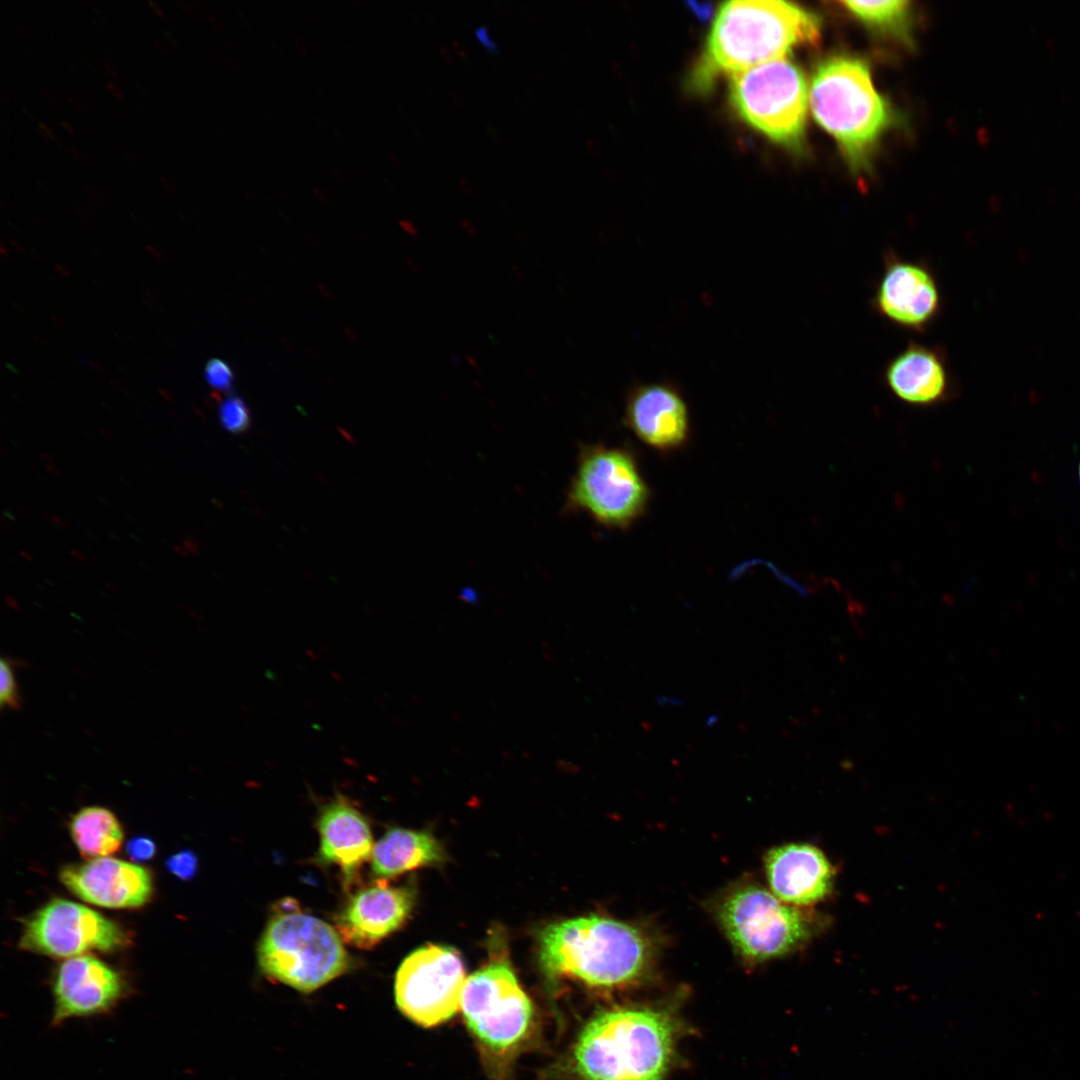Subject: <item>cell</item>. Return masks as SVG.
<instances>
[{
  "instance_id": "bcb514c9",
  "label": "cell",
  "mask_w": 1080,
  "mask_h": 1080,
  "mask_svg": "<svg viewBox=\"0 0 1080 1080\" xmlns=\"http://www.w3.org/2000/svg\"><path fill=\"white\" fill-rule=\"evenodd\" d=\"M153 44L157 47V49L159 51H161L162 54H164V55L167 54V52L164 51V47L162 46V44L161 43L159 44V42L157 40H153Z\"/></svg>"
},
{
  "instance_id": "d590c367",
  "label": "cell",
  "mask_w": 1080,
  "mask_h": 1080,
  "mask_svg": "<svg viewBox=\"0 0 1080 1080\" xmlns=\"http://www.w3.org/2000/svg\"><path fill=\"white\" fill-rule=\"evenodd\" d=\"M148 5L150 6V8L152 9V11H153V12H154V13H155V14H156L157 16H159V17H163V16H164V11H163V8H162V7L160 6V4H159V3H157V2H154V1H148Z\"/></svg>"
},
{
  "instance_id": "7dc6e473",
  "label": "cell",
  "mask_w": 1080,
  "mask_h": 1080,
  "mask_svg": "<svg viewBox=\"0 0 1080 1080\" xmlns=\"http://www.w3.org/2000/svg\"><path fill=\"white\" fill-rule=\"evenodd\" d=\"M1078 476H1079V483H1080V462H1079V468H1078Z\"/></svg>"
},
{
  "instance_id": "7bdbcfd3",
  "label": "cell",
  "mask_w": 1080,
  "mask_h": 1080,
  "mask_svg": "<svg viewBox=\"0 0 1080 1080\" xmlns=\"http://www.w3.org/2000/svg\"><path fill=\"white\" fill-rule=\"evenodd\" d=\"M76 99L79 101V103L82 106H86V107L89 106V100L84 94L78 93Z\"/></svg>"
},
{
  "instance_id": "8d00e7d4",
  "label": "cell",
  "mask_w": 1080,
  "mask_h": 1080,
  "mask_svg": "<svg viewBox=\"0 0 1080 1080\" xmlns=\"http://www.w3.org/2000/svg\"><path fill=\"white\" fill-rule=\"evenodd\" d=\"M66 100L75 111H77V112L82 111V105L79 103V101L77 99L72 98L71 96H67Z\"/></svg>"
},
{
  "instance_id": "30bf717a",
  "label": "cell",
  "mask_w": 1080,
  "mask_h": 1080,
  "mask_svg": "<svg viewBox=\"0 0 1080 1080\" xmlns=\"http://www.w3.org/2000/svg\"><path fill=\"white\" fill-rule=\"evenodd\" d=\"M465 971L451 947L425 945L409 954L395 977V1001L413 1023L432 1027L450 1019L461 1006Z\"/></svg>"
},
{
  "instance_id": "f546056e",
  "label": "cell",
  "mask_w": 1080,
  "mask_h": 1080,
  "mask_svg": "<svg viewBox=\"0 0 1080 1080\" xmlns=\"http://www.w3.org/2000/svg\"><path fill=\"white\" fill-rule=\"evenodd\" d=\"M37 133L45 139H54L53 131L44 122H38L36 126Z\"/></svg>"
},
{
  "instance_id": "5bb4252c",
  "label": "cell",
  "mask_w": 1080,
  "mask_h": 1080,
  "mask_svg": "<svg viewBox=\"0 0 1080 1080\" xmlns=\"http://www.w3.org/2000/svg\"><path fill=\"white\" fill-rule=\"evenodd\" d=\"M125 993L123 977L100 959L87 954L68 958L54 976L52 1024L107 1013Z\"/></svg>"
},
{
  "instance_id": "9c48e42d",
  "label": "cell",
  "mask_w": 1080,
  "mask_h": 1080,
  "mask_svg": "<svg viewBox=\"0 0 1080 1080\" xmlns=\"http://www.w3.org/2000/svg\"><path fill=\"white\" fill-rule=\"evenodd\" d=\"M465 1022L489 1060L505 1061L528 1037L533 1006L506 958H495L466 979Z\"/></svg>"
},
{
  "instance_id": "4316f807",
  "label": "cell",
  "mask_w": 1080,
  "mask_h": 1080,
  "mask_svg": "<svg viewBox=\"0 0 1080 1080\" xmlns=\"http://www.w3.org/2000/svg\"><path fill=\"white\" fill-rule=\"evenodd\" d=\"M126 853L135 862H145L154 857L156 845L149 837H133L126 844Z\"/></svg>"
},
{
  "instance_id": "484cf974",
  "label": "cell",
  "mask_w": 1080,
  "mask_h": 1080,
  "mask_svg": "<svg viewBox=\"0 0 1080 1080\" xmlns=\"http://www.w3.org/2000/svg\"><path fill=\"white\" fill-rule=\"evenodd\" d=\"M166 868L181 880L192 879L198 868V859L190 850H182L166 860Z\"/></svg>"
},
{
  "instance_id": "ab89813d",
  "label": "cell",
  "mask_w": 1080,
  "mask_h": 1080,
  "mask_svg": "<svg viewBox=\"0 0 1080 1080\" xmlns=\"http://www.w3.org/2000/svg\"><path fill=\"white\" fill-rule=\"evenodd\" d=\"M487 131H488V133L490 135V138L494 142H499L500 141V134L498 133V131L496 129H494L493 127H488Z\"/></svg>"
},
{
  "instance_id": "f1b7e54d",
  "label": "cell",
  "mask_w": 1080,
  "mask_h": 1080,
  "mask_svg": "<svg viewBox=\"0 0 1080 1080\" xmlns=\"http://www.w3.org/2000/svg\"><path fill=\"white\" fill-rule=\"evenodd\" d=\"M103 68H104V74H105L106 78L108 79V82L117 83V81L119 80V74H118L117 70L115 69V67L112 64L106 62V63H104Z\"/></svg>"
},
{
  "instance_id": "277c9868",
  "label": "cell",
  "mask_w": 1080,
  "mask_h": 1080,
  "mask_svg": "<svg viewBox=\"0 0 1080 1080\" xmlns=\"http://www.w3.org/2000/svg\"><path fill=\"white\" fill-rule=\"evenodd\" d=\"M809 98L814 119L835 139L850 168L866 169L895 120L873 84L869 65L847 55L822 60L813 72Z\"/></svg>"
},
{
  "instance_id": "4fadbf2b",
  "label": "cell",
  "mask_w": 1080,
  "mask_h": 1080,
  "mask_svg": "<svg viewBox=\"0 0 1080 1080\" xmlns=\"http://www.w3.org/2000/svg\"><path fill=\"white\" fill-rule=\"evenodd\" d=\"M624 424L661 454L680 451L691 438L688 404L680 389L668 382L633 386L626 396Z\"/></svg>"
},
{
  "instance_id": "f35d334b",
  "label": "cell",
  "mask_w": 1080,
  "mask_h": 1080,
  "mask_svg": "<svg viewBox=\"0 0 1080 1080\" xmlns=\"http://www.w3.org/2000/svg\"><path fill=\"white\" fill-rule=\"evenodd\" d=\"M461 187L468 193L473 192V184L466 178L460 179Z\"/></svg>"
},
{
  "instance_id": "d6986e66",
  "label": "cell",
  "mask_w": 1080,
  "mask_h": 1080,
  "mask_svg": "<svg viewBox=\"0 0 1080 1080\" xmlns=\"http://www.w3.org/2000/svg\"><path fill=\"white\" fill-rule=\"evenodd\" d=\"M318 830L320 860L338 865L349 881L374 848L365 817L346 797L337 795L321 809Z\"/></svg>"
},
{
  "instance_id": "7c38bea8",
  "label": "cell",
  "mask_w": 1080,
  "mask_h": 1080,
  "mask_svg": "<svg viewBox=\"0 0 1080 1080\" xmlns=\"http://www.w3.org/2000/svg\"><path fill=\"white\" fill-rule=\"evenodd\" d=\"M874 309L894 325L925 331L941 311V295L934 273L926 264L888 253L873 297Z\"/></svg>"
},
{
  "instance_id": "ee69618b",
  "label": "cell",
  "mask_w": 1080,
  "mask_h": 1080,
  "mask_svg": "<svg viewBox=\"0 0 1080 1080\" xmlns=\"http://www.w3.org/2000/svg\"><path fill=\"white\" fill-rule=\"evenodd\" d=\"M523 15L526 18V20H528L529 22H531L533 20L532 12H531V10L529 8H527V7L523 8Z\"/></svg>"
},
{
  "instance_id": "ffe728a7",
  "label": "cell",
  "mask_w": 1080,
  "mask_h": 1080,
  "mask_svg": "<svg viewBox=\"0 0 1080 1080\" xmlns=\"http://www.w3.org/2000/svg\"><path fill=\"white\" fill-rule=\"evenodd\" d=\"M445 858L443 847L430 833L393 828L374 845L371 862L377 876L389 878L413 869L438 865Z\"/></svg>"
},
{
  "instance_id": "7a4b0ae2",
  "label": "cell",
  "mask_w": 1080,
  "mask_h": 1080,
  "mask_svg": "<svg viewBox=\"0 0 1080 1080\" xmlns=\"http://www.w3.org/2000/svg\"><path fill=\"white\" fill-rule=\"evenodd\" d=\"M538 952L542 968L551 976L612 988L640 979L650 967L655 949L638 927L588 915L544 928Z\"/></svg>"
},
{
  "instance_id": "b9f144b4",
  "label": "cell",
  "mask_w": 1080,
  "mask_h": 1080,
  "mask_svg": "<svg viewBox=\"0 0 1080 1080\" xmlns=\"http://www.w3.org/2000/svg\"><path fill=\"white\" fill-rule=\"evenodd\" d=\"M452 99L459 108H462L464 106V100L459 94L452 93Z\"/></svg>"
},
{
  "instance_id": "ba28073f",
  "label": "cell",
  "mask_w": 1080,
  "mask_h": 1080,
  "mask_svg": "<svg viewBox=\"0 0 1080 1080\" xmlns=\"http://www.w3.org/2000/svg\"><path fill=\"white\" fill-rule=\"evenodd\" d=\"M808 97L804 74L787 58L730 75L729 100L737 114L793 151L804 145Z\"/></svg>"
},
{
  "instance_id": "836d02e7",
  "label": "cell",
  "mask_w": 1080,
  "mask_h": 1080,
  "mask_svg": "<svg viewBox=\"0 0 1080 1080\" xmlns=\"http://www.w3.org/2000/svg\"><path fill=\"white\" fill-rule=\"evenodd\" d=\"M535 77L537 78V80H538V81H539V82H540V83H541L542 85H548V84H549V82H550V80H549V76H548V75L546 74V72H545V71H543V70H541V69H536V70H535Z\"/></svg>"
},
{
  "instance_id": "e0dca14e",
  "label": "cell",
  "mask_w": 1080,
  "mask_h": 1080,
  "mask_svg": "<svg viewBox=\"0 0 1080 1080\" xmlns=\"http://www.w3.org/2000/svg\"><path fill=\"white\" fill-rule=\"evenodd\" d=\"M764 868L770 891L789 905L818 903L833 889L832 864L809 843H788L771 849L765 856Z\"/></svg>"
},
{
  "instance_id": "83f0119b",
  "label": "cell",
  "mask_w": 1080,
  "mask_h": 1080,
  "mask_svg": "<svg viewBox=\"0 0 1080 1080\" xmlns=\"http://www.w3.org/2000/svg\"><path fill=\"white\" fill-rule=\"evenodd\" d=\"M475 36L481 43V45L491 54H497L499 52L498 45L491 36L489 28L486 25H482L476 28Z\"/></svg>"
},
{
  "instance_id": "7402d4cb",
  "label": "cell",
  "mask_w": 1080,
  "mask_h": 1080,
  "mask_svg": "<svg viewBox=\"0 0 1080 1080\" xmlns=\"http://www.w3.org/2000/svg\"><path fill=\"white\" fill-rule=\"evenodd\" d=\"M844 8L873 30L906 39L910 32L911 5L908 1H843Z\"/></svg>"
},
{
  "instance_id": "ac0fdd59",
  "label": "cell",
  "mask_w": 1080,
  "mask_h": 1080,
  "mask_svg": "<svg viewBox=\"0 0 1080 1080\" xmlns=\"http://www.w3.org/2000/svg\"><path fill=\"white\" fill-rule=\"evenodd\" d=\"M884 381L898 400L916 407L941 404L955 392L943 350L914 341L888 361Z\"/></svg>"
},
{
  "instance_id": "52a82bcc",
  "label": "cell",
  "mask_w": 1080,
  "mask_h": 1080,
  "mask_svg": "<svg viewBox=\"0 0 1080 1080\" xmlns=\"http://www.w3.org/2000/svg\"><path fill=\"white\" fill-rule=\"evenodd\" d=\"M716 915L734 950L752 963L795 951L815 928L807 913L755 883L729 889L719 900Z\"/></svg>"
},
{
  "instance_id": "2e32d148",
  "label": "cell",
  "mask_w": 1080,
  "mask_h": 1080,
  "mask_svg": "<svg viewBox=\"0 0 1080 1080\" xmlns=\"http://www.w3.org/2000/svg\"><path fill=\"white\" fill-rule=\"evenodd\" d=\"M414 903L411 887L378 881L350 898L336 917V930L346 944L370 949L402 926Z\"/></svg>"
},
{
  "instance_id": "8992f818",
  "label": "cell",
  "mask_w": 1080,
  "mask_h": 1080,
  "mask_svg": "<svg viewBox=\"0 0 1080 1080\" xmlns=\"http://www.w3.org/2000/svg\"><path fill=\"white\" fill-rule=\"evenodd\" d=\"M652 491L634 452L593 444L579 454L568 491V507L602 527L627 530L648 512Z\"/></svg>"
},
{
  "instance_id": "9a60e30c",
  "label": "cell",
  "mask_w": 1080,
  "mask_h": 1080,
  "mask_svg": "<svg viewBox=\"0 0 1080 1080\" xmlns=\"http://www.w3.org/2000/svg\"><path fill=\"white\" fill-rule=\"evenodd\" d=\"M63 885L82 900L106 908H138L150 901L153 878L145 867L109 857L65 865Z\"/></svg>"
},
{
  "instance_id": "44dd1931",
  "label": "cell",
  "mask_w": 1080,
  "mask_h": 1080,
  "mask_svg": "<svg viewBox=\"0 0 1080 1080\" xmlns=\"http://www.w3.org/2000/svg\"><path fill=\"white\" fill-rule=\"evenodd\" d=\"M69 830L84 857L101 858L119 850L124 833L115 814L100 806L83 807L71 818Z\"/></svg>"
},
{
  "instance_id": "d4e9b609",
  "label": "cell",
  "mask_w": 1080,
  "mask_h": 1080,
  "mask_svg": "<svg viewBox=\"0 0 1080 1080\" xmlns=\"http://www.w3.org/2000/svg\"><path fill=\"white\" fill-rule=\"evenodd\" d=\"M204 377L216 391L230 392L232 390L234 374L231 367L222 359H209L204 367Z\"/></svg>"
},
{
  "instance_id": "f6af8a7d",
  "label": "cell",
  "mask_w": 1080,
  "mask_h": 1080,
  "mask_svg": "<svg viewBox=\"0 0 1080 1080\" xmlns=\"http://www.w3.org/2000/svg\"><path fill=\"white\" fill-rule=\"evenodd\" d=\"M494 5H495V7H496L495 9L497 10V12H498V13H499L500 15H505V11H504V8H503V6H502V5L500 4V3L496 2V3H494Z\"/></svg>"
},
{
  "instance_id": "e575fe53",
  "label": "cell",
  "mask_w": 1080,
  "mask_h": 1080,
  "mask_svg": "<svg viewBox=\"0 0 1080 1080\" xmlns=\"http://www.w3.org/2000/svg\"><path fill=\"white\" fill-rule=\"evenodd\" d=\"M159 180L163 184V186L165 188L169 189L170 191H175L176 190L175 183L170 178H168L167 176L160 175Z\"/></svg>"
},
{
  "instance_id": "cb8c5ba5",
  "label": "cell",
  "mask_w": 1080,
  "mask_h": 1080,
  "mask_svg": "<svg viewBox=\"0 0 1080 1080\" xmlns=\"http://www.w3.org/2000/svg\"><path fill=\"white\" fill-rule=\"evenodd\" d=\"M0 678L1 708L7 707L12 710H19L21 707L19 688L15 678L13 665L6 658H2L0 662Z\"/></svg>"
},
{
  "instance_id": "6da1fadb",
  "label": "cell",
  "mask_w": 1080,
  "mask_h": 1080,
  "mask_svg": "<svg viewBox=\"0 0 1080 1080\" xmlns=\"http://www.w3.org/2000/svg\"><path fill=\"white\" fill-rule=\"evenodd\" d=\"M819 37V18L794 3L724 2L692 72V88L704 92L723 75L786 58L793 48L815 44Z\"/></svg>"
},
{
  "instance_id": "603a6c76",
  "label": "cell",
  "mask_w": 1080,
  "mask_h": 1080,
  "mask_svg": "<svg viewBox=\"0 0 1080 1080\" xmlns=\"http://www.w3.org/2000/svg\"><path fill=\"white\" fill-rule=\"evenodd\" d=\"M218 415L221 425L228 432L240 434L250 428L249 408L245 401L236 395H231L221 402Z\"/></svg>"
},
{
  "instance_id": "d6a6232c",
  "label": "cell",
  "mask_w": 1080,
  "mask_h": 1080,
  "mask_svg": "<svg viewBox=\"0 0 1080 1080\" xmlns=\"http://www.w3.org/2000/svg\"><path fill=\"white\" fill-rule=\"evenodd\" d=\"M440 54L447 63H454L455 57L453 53L445 46L440 47Z\"/></svg>"
},
{
  "instance_id": "74e56055",
  "label": "cell",
  "mask_w": 1080,
  "mask_h": 1080,
  "mask_svg": "<svg viewBox=\"0 0 1080 1080\" xmlns=\"http://www.w3.org/2000/svg\"><path fill=\"white\" fill-rule=\"evenodd\" d=\"M65 149L74 160L80 161L82 159L81 154L75 148L66 146Z\"/></svg>"
},
{
  "instance_id": "1f68e13d",
  "label": "cell",
  "mask_w": 1080,
  "mask_h": 1080,
  "mask_svg": "<svg viewBox=\"0 0 1080 1080\" xmlns=\"http://www.w3.org/2000/svg\"><path fill=\"white\" fill-rule=\"evenodd\" d=\"M452 48H453L454 52L456 53V55H458L460 58L464 59L466 57V55H467L466 48L458 40H453L452 41Z\"/></svg>"
},
{
  "instance_id": "3957f363",
  "label": "cell",
  "mask_w": 1080,
  "mask_h": 1080,
  "mask_svg": "<svg viewBox=\"0 0 1080 1080\" xmlns=\"http://www.w3.org/2000/svg\"><path fill=\"white\" fill-rule=\"evenodd\" d=\"M675 1024L663 1010L616 1008L595 1016L576 1043L584 1080H663L671 1064Z\"/></svg>"
},
{
  "instance_id": "5b68a950",
  "label": "cell",
  "mask_w": 1080,
  "mask_h": 1080,
  "mask_svg": "<svg viewBox=\"0 0 1080 1080\" xmlns=\"http://www.w3.org/2000/svg\"><path fill=\"white\" fill-rule=\"evenodd\" d=\"M326 922L288 899L270 918L257 949L262 973L302 993H311L345 973L350 958Z\"/></svg>"
},
{
  "instance_id": "60d3db41",
  "label": "cell",
  "mask_w": 1080,
  "mask_h": 1080,
  "mask_svg": "<svg viewBox=\"0 0 1080 1080\" xmlns=\"http://www.w3.org/2000/svg\"><path fill=\"white\" fill-rule=\"evenodd\" d=\"M60 124L68 134L75 135V129L66 120H61Z\"/></svg>"
},
{
  "instance_id": "4dcf8cb0",
  "label": "cell",
  "mask_w": 1080,
  "mask_h": 1080,
  "mask_svg": "<svg viewBox=\"0 0 1080 1080\" xmlns=\"http://www.w3.org/2000/svg\"><path fill=\"white\" fill-rule=\"evenodd\" d=\"M106 87H107L108 91L111 93V95L113 97H115L118 100L123 99V96H124L123 92H122L120 86L117 83H115V82H107Z\"/></svg>"
},
{
  "instance_id": "8fae6325",
  "label": "cell",
  "mask_w": 1080,
  "mask_h": 1080,
  "mask_svg": "<svg viewBox=\"0 0 1080 1080\" xmlns=\"http://www.w3.org/2000/svg\"><path fill=\"white\" fill-rule=\"evenodd\" d=\"M130 943V935L118 923L82 904L55 898L24 921L18 946L68 959L93 950L115 952Z\"/></svg>"
}]
</instances>
